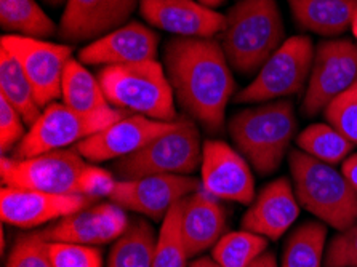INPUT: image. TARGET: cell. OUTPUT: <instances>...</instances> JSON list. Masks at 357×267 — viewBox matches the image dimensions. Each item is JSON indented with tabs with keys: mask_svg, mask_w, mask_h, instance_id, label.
Listing matches in <instances>:
<instances>
[{
	"mask_svg": "<svg viewBox=\"0 0 357 267\" xmlns=\"http://www.w3.org/2000/svg\"><path fill=\"white\" fill-rule=\"evenodd\" d=\"M164 68L178 105L208 132H221L226 107L236 89L221 43L213 39L175 37L165 45Z\"/></svg>",
	"mask_w": 357,
	"mask_h": 267,
	"instance_id": "cell-1",
	"label": "cell"
},
{
	"mask_svg": "<svg viewBox=\"0 0 357 267\" xmlns=\"http://www.w3.org/2000/svg\"><path fill=\"white\" fill-rule=\"evenodd\" d=\"M284 36V20L275 0H241L226 15L221 47L232 69L250 75L282 45Z\"/></svg>",
	"mask_w": 357,
	"mask_h": 267,
	"instance_id": "cell-2",
	"label": "cell"
},
{
	"mask_svg": "<svg viewBox=\"0 0 357 267\" xmlns=\"http://www.w3.org/2000/svg\"><path fill=\"white\" fill-rule=\"evenodd\" d=\"M237 151L259 174H271L285 159L296 133L295 109L290 101L261 102L237 112L229 121Z\"/></svg>",
	"mask_w": 357,
	"mask_h": 267,
	"instance_id": "cell-3",
	"label": "cell"
},
{
	"mask_svg": "<svg viewBox=\"0 0 357 267\" xmlns=\"http://www.w3.org/2000/svg\"><path fill=\"white\" fill-rule=\"evenodd\" d=\"M96 77L109 105L119 111L162 122L178 121L175 91L158 59L105 66Z\"/></svg>",
	"mask_w": 357,
	"mask_h": 267,
	"instance_id": "cell-4",
	"label": "cell"
},
{
	"mask_svg": "<svg viewBox=\"0 0 357 267\" xmlns=\"http://www.w3.org/2000/svg\"><path fill=\"white\" fill-rule=\"evenodd\" d=\"M289 163L296 199L303 208L337 231L357 222V190L342 171L298 149L290 152Z\"/></svg>",
	"mask_w": 357,
	"mask_h": 267,
	"instance_id": "cell-5",
	"label": "cell"
},
{
	"mask_svg": "<svg viewBox=\"0 0 357 267\" xmlns=\"http://www.w3.org/2000/svg\"><path fill=\"white\" fill-rule=\"evenodd\" d=\"M123 117L126 112L112 106L95 112H79L64 102H52L43 107L40 117L31 125L23 141L15 147L13 157L29 159L45 152L66 149Z\"/></svg>",
	"mask_w": 357,
	"mask_h": 267,
	"instance_id": "cell-6",
	"label": "cell"
},
{
	"mask_svg": "<svg viewBox=\"0 0 357 267\" xmlns=\"http://www.w3.org/2000/svg\"><path fill=\"white\" fill-rule=\"evenodd\" d=\"M200 133L196 122L181 117L172 132L151 141L132 155L119 159L114 171L121 179H137L154 174L191 176L202 162Z\"/></svg>",
	"mask_w": 357,
	"mask_h": 267,
	"instance_id": "cell-7",
	"label": "cell"
},
{
	"mask_svg": "<svg viewBox=\"0 0 357 267\" xmlns=\"http://www.w3.org/2000/svg\"><path fill=\"white\" fill-rule=\"evenodd\" d=\"M314 45L307 36H295L287 39L271 58L257 73V77L239 95L234 96L237 105L242 102H269L279 98L296 95L310 79Z\"/></svg>",
	"mask_w": 357,
	"mask_h": 267,
	"instance_id": "cell-8",
	"label": "cell"
},
{
	"mask_svg": "<svg viewBox=\"0 0 357 267\" xmlns=\"http://www.w3.org/2000/svg\"><path fill=\"white\" fill-rule=\"evenodd\" d=\"M89 163L75 149L15 159L2 155L0 178L3 186L42 190L50 194H80V179Z\"/></svg>",
	"mask_w": 357,
	"mask_h": 267,
	"instance_id": "cell-9",
	"label": "cell"
},
{
	"mask_svg": "<svg viewBox=\"0 0 357 267\" xmlns=\"http://www.w3.org/2000/svg\"><path fill=\"white\" fill-rule=\"evenodd\" d=\"M356 80L357 43L346 39L319 43L301 105L305 116H317Z\"/></svg>",
	"mask_w": 357,
	"mask_h": 267,
	"instance_id": "cell-10",
	"label": "cell"
},
{
	"mask_svg": "<svg viewBox=\"0 0 357 267\" xmlns=\"http://www.w3.org/2000/svg\"><path fill=\"white\" fill-rule=\"evenodd\" d=\"M2 48L20 61L42 109L61 98L64 69L73 56L71 47L36 37L3 34Z\"/></svg>",
	"mask_w": 357,
	"mask_h": 267,
	"instance_id": "cell-11",
	"label": "cell"
},
{
	"mask_svg": "<svg viewBox=\"0 0 357 267\" xmlns=\"http://www.w3.org/2000/svg\"><path fill=\"white\" fill-rule=\"evenodd\" d=\"M194 176L183 174H154L137 179H121L109 194L112 204L123 210L162 221L176 201L200 189Z\"/></svg>",
	"mask_w": 357,
	"mask_h": 267,
	"instance_id": "cell-12",
	"label": "cell"
},
{
	"mask_svg": "<svg viewBox=\"0 0 357 267\" xmlns=\"http://www.w3.org/2000/svg\"><path fill=\"white\" fill-rule=\"evenodd\" d=\"M200 173L202 189L215 199L242 205H250L255 199V179L250 163L225 141H205Z\"/></svg>",
	"mask_w": 357,
	"mask_h": 267,
	"instance_id": "cell-13",
	"label": "cell"
},
{
	"mask_svg": "<svg viewBox=\"0 0 357 267\" xmlns=\"http://www.w3.org/2000/svg\"><path fill=\"white\" fill-rule=\"evenodd\" d=\"M180 119L178 117L175 122H162L138 114L126 116L90 138L80 141L74 146V149L85 160L93 163L123 159L138 152L153 139L176 128L180 125Z\"/></svg>",
	"mask_w": 357,
	"mask_h": 267,
	"instance_id": "cell-14",
	"label": "cell"
},
{
	"mask_svg": "<svg viewBox=\"0 0 357 267\" xmlns=\"http://www.w3.org/2000/svg\"><path fill=\"white\" fill-rule=\"evenodd\" d=\"M93 200L80 194H50L2 186L0 215L5 224L32 229L84 210Z\"/></svg>",
	"mask_w": 357,
	"mask_h": 267,
	"instance_id": "cell-15",
	"label": "cell"
},
{
	"mask_svg": "<svg viewBox=\"0 0 357 267\" xmlns=\"http://www.w3.org/2000/svg\"><path fill=\"white\" fill-rule=\"evenodd\" d=\"M128 218L116 204H100L75 211L37 234L47 242L102 245L117 241L128 229Z\"/></svg>",
	"mask_w": 357,
	"mask_h": 267,
	"instance_id": "cell-16",
	"label": "cell"
},
{
	"mask_svg": "<svg viewBox=\"0 0 357 267\" xmlns=\"http://www.w3.org/2000/svg\"><path fill=\"white\" fill-rule=\"evenodd\" d=\"M138 0H66L58 34L66 42H85L127 24Z\"/></svg>",
	"mask_w": 357,
	"mask_h": 267,
	"instance_id": "cell-17",
	"label": "cell"
},
{
	"mask_svg": "<svg viewBox=\"0 0 357 267\" xmlns=\"http://www.w3.org/2000/svg\"><path fill=\"white\" fill-rule=\"evenodd\" d=\"M139 12L149 24L176 37L212 39L226 24L225 15L197 0H139Z\"/></svg>",
	"mask_w": 357,
	"mask_h": 267,
	"instance_id": "cell-18",
	"label": "cell"
},
{
	"mask_svg": "<svg viewBox=\"0 0 357 267\" xmlns=\"http://www.w3.org/2000/svg\"><path fill=\"white\" fill-rule=\"evenodd\" d=\"M159 36L138 21H132L100 37L79 52V61L91 66H116L158 58Z\"/></svg>",
	"mask_w": 357,
	"mask_h": 267,
	"instance_id": "cell-19",
	"label": "cell"
},
{
	"mask_svg": "<svg viewBox=\"0 0 357 267\" xmlns=\"http://www.w3.org/2000/svg\"><path fill=\"white\" fill-rule=\"evenodd\" d=\"M300 206L291 183L287 178H279L255 195L242 218V229L278 241L295 224Z\"/></svg>",
	"mask_w": 357,
	"mask_h": 267,
	"instance_id": "cell-20",
	"label": "cell"
},
{
	"mask_svg": "<svg viewBox=\"0 0 357 267\" xmlns=\"http://www.w3.org/2000/svg\"><path fill=\"white\" fill-rule=\"evenodd\" d=\"M181 227L189 256L202 253L225 236V206L207 190L199 189L185 199Z\"/></svg>",
	"mask_w": 357,
	"mask_h": 267,
	"instance_id": "cell-21",
	"label": "cell"
},
{
	"mask_svg": "<svg viewBox=\"0 0 357 267\" xmlns=\"http://www.w3.org/2000/svg\"><path fill=\"white\" fill-rule=\"evenodd\" d=\"M301 29L319 36H340L351 27L357 0H287Z\"/></svg>",
	"mask_w": 357,
	"mask_h": 267,
	"instance_id": "cell-22",
	"label": "cell"
},
{
	"mask_svg": "<svg viewBox=\"0 0 357 267\" xmlns=\"http://www.w3.org/2000/svg\"><path fill=\"white\" fill-rule=\"evenodd\" d=\"M0 95L12 105L24 123L31 127L40 117L43 109L36 100L28 75L24 74L18 59L0 47Z\"/></svg>",
	"mask_w": 357,
	"mask_h": 267,
	"instance_id": "cell-23",
	"label": "cell"
},
{
	"mask_svg": "<svg viewBox=\"0 0 357 267\" xmlns=\"http://www.w3.org/2000/svg\"><path fill=\"white\" fill-rule=\"evenodd\" d=\"M61 100L79 112H95L111 107L98 77L74 58L69 59L64 69Z\"/></svg>",
	"mask_w": 357,
	"mask_h": 267,
	"instance_id": "cell-24",
	"label": "cell"
},
{
	"mask_svg": "<svg viewBox=\"0 0 357 267\" xmlns=\"http://www.w3.org/2000/svg\"><path fill=\"white\" fill-rule=\"evenodd\" d=\"M0 24L8 34L45 39L56 32V24L36 0H0Z\"/></svg>",
	"mask_w": 357,
	"mask_h": 267,
	"instance_id": "cell-25",
	"label": "cell"
},
{
	"mask_svg": "<svg viewBox=\"0 0 357 267\" xmlns=\"http://www.w3.org/2000/svg\"><path fill=\"white\" fill-rule=\"evenodd\" d=\"M327 226L306 221L287 238L280 267H322L326 259Z\"/></svg>",
	"mask_w": 357,
	"mask_h": 267,
	"instance_id": "cell-26",
	"label": "cell"
},
{
	"mask_svg": "<svg viewBox=\"0 0 357 267\" xmlns=\"http://www.w3.org/2000/svg\"><path fill=\"white\" fill-rule=\"evenodd\" d=\"M155 238L154 229L148 222L132 221L112 247L107 267H153Z\"/></svg>",
	"mask_w": 357,
	"mask_h": 267,
	"instance_id": "cell-27",
	"label": "cell"
},
{
	"mask_svg": "<svg viewBox=\"0 0 357 267\" xmlns=\"http://www.w3.org/2000/svg\"><path fill=\"white\" fill-rule=\"evenodd\" d=\"M300 151L328 165H338L351 155L354 144L330 123L310 125L296 138Z\"/></svg>",
	"mask_w": 357,
	"mask_h": 267,
	"instance_id": "cell-28",
	"label": "cell"
},
{
	"mask_svg": "<svg viewBox=\"0 0 357 267\" xmlns=\"http://www.w3.org/2000/svg\"><path fill=\"white\" fill-rule=\"evenodd\" d=\"M185 199L176 201L162 220L160 232L155 238L153 267H188L189 253L181 227Z\"/></svg>",
	"mask_w": 357,
	"mask_h": 267,
	"instance_id": "cell-29",
	"label": "cell"
},
{
	"mask_svg": "<svg viewBox=\"0 0 357 267\" xmlns=\"http://www.w3.org/2000/svg\"><path fill=\"white\" fill-rule=\"evenodd\" d=\"M266 237L248 232L245 229L225 234L212 250V258L223 267H250L266 253Z\"/></svg>",
	"mask_w": 357,
	"mask_h": 267,
	"instance_id": "cell-30",
	"label": "cell"
},
{
	"mask_svg": "<svg viewBox=\"0 0 357 267\" xmlns=\"http://www.w3.org/2000/svg\"><path fill=\"white\" fill-rule=\"evenodd\" d=\"M326 121L357 146V80L324 109Z\"/></svg>",
	"mask_w": 357,
	"mask_h": 267,
	"instance_id": "cell-31",
	"label": "cell"
},
{
	"mask_svg": "<svg viewBox=\"0 0 357 267\" xmlns=\"http://www.w3.org/2000/svg\"><path fill=\"white\" fill-rule=\"evenodd\" d=\"M7 267H53L48 242L37 232L18 237L8 254Z\"/></svg>",
	"mask_w": 357,
	"mask_h": 267,
	"instance_id": "cell-32",
	"label": "cell"
},
{
	"mask_svg": "<svg viewBox=\"0 0 357 267\" xmlns=\"http://www.w3.org/2000/svg\"><path fill=\"white\" fill-rule=\"evenodd\" d=\"M53 267H102V254L93 245L48 242Z\"/></svg>",
	"mask_w": 357,
	"mask_h": 267,
	"instance_id": "cell-33",
	"label": "cell"
},
{
	"mask_svg": "<svg viewBox=\"0 0 357 267\" xmlns=\"http://www.w3.org/2000/svg\"><path fill=\"white\" fill-rule=\"evenodd\" d=\"M324 267H357V222L332 238L326 250Z\"/></svg>",
	"mask_w": 357,
	"mask_h": 267,
	"instance_id": "cell-34",
	"label": "cell"
},
{
	"mask_svg": "<svg viewBox=\"0 0 357 267\" xmlns=\"http://www.w3.org/2000/svg\"><path fill=\"white\" fill-rule=\"evenodd\" d=\"M26 123L20 112L0 96V151L2 154L18 146L26 136Z\"/></svg>",
	"mask_w": 357,
	"mask_h": 267,
	"instance_id": "cell-35",
	"label": "cell"
},
{
	"mask_svg": "<svg viewBox=\"0 0 357 267\" xmlns=\"http://www.w3.org/2000/svg\"><path fill=\"white\" fill-rule=\"evenodd\" d=\"M117 181L109 171L95 165H86L82 179H80V195L90 199L109 197Z\"/></svg>",
	"mask_w": 357,
	"mask_h": 267,
	"instance_id": "cell-36",
	"label": "cell"
},
{
	"mask_svg": "<svg viewBox=\"0 0 357 267\" xmlns=\"http://www.w3.org/2000/svg\"><path fill=\"white\" fill-rule=\"evenodd\" d=\"M343 176L348 179V183L357 190V152L346 157L342 165Z\"/></svg>",
	"mask_w": 357,
	"mask_h": 267,
	"instance_id": "cell-37",
	"label": "cell"
},
{
	"mask_svg": "<svg viewBox=\"0 0 357 267\" xmlns=\"http://www.w3.org/2000/svg\"><path fill=\"white\" fill-rule=\"evenodd\" d=\"M250 267H278V261H275L274 253L266 252L259 256V258Z\"/></svg>",
	"mask_w": 357,
	"mask_h": 267,
	"instance_id": "cell-38",
	"label": "cell"
},
{
	"mask_svg": "<svg viewBox=\"0 0 357 267\" xmlns=\"http://www.w3.org/2000/svg\"><path fill=\"white\" fill-rule=\"evenodd\" d=\"M189 267H223L220 266L218 263H216L215 259H210V258H200L197 259L196 263H192Z\"/></svg>",
	"mask_w": 357,
	"mask_h": 267,
	"instance_id": "cell-39",
	"label": "cell"
},
{
	"mask_svg": "<svg viewBox=\"0 0 357 267\" xmlns=\"http://www.w3.org/2000/svg\"><path fill=\"white\" fill-rule=\"evenodd\" d=\"M197 2L205 5V7L215 10L216 7H220V5H223L225 0H197Z\"/></svg>",
	"mask_w": 357,
	"mask_h": 267,
	"instance_id": "cell-40",
	"label": "cell"
},
{
	"mask_svg": "<svg viewBox=\"0 0 357 267\" xmlns=\"http://www.w3.org/2000/svg\"><path fill=\"white\" fill-rule=\"evenodd\" d=\"M351 31H353V36L356 37V40H357V12L354 15L353 21H351Z\"/></svg>",
	"mask_w": 357,
	"mask_h": 267,
	"instance_id": "cell-41",
	"label": "cell"
},
{
	"mask_svg": "<svg viewBox=\"0 0 357 267\" xmlns=\"http://www.w3.org/2000/svg\"><path fill=\"white\" fill-rule=\"evenodd\" d=\"M45 2H48V3H52V5H59L63 2V0H45Z\"/></svg>",
	"mask_w": 357,
	"mask_h": 267,
	"instance_id": "cell-42",
	"label": "cell"
}]
</instances>
